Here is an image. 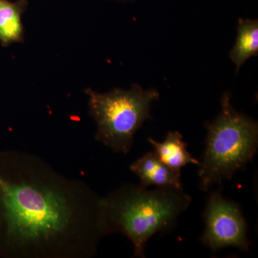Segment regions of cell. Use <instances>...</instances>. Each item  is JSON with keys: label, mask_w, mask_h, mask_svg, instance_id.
I'll return each instance as SVG.
<instances>
[{"label": "cell", "mask_w": 258, "mask_h": 258, "mask_svg": "<svg viewBox=\"0 0 258 258\" xmlns=\"http://www.w3.org/2000/svg\"><path fill=\"white\" fill-rule=\"evenodd\" d=\"M110 235L103 198L86 182L0 150V258H92Z\"/></svg>", "instance_id": "6da1fadb"}, {"label": "cell", "mask_w": 258, "mask_h": 258, "mask_svg": "<svg viewBox=\"0 0 258 258\" xmlns=\"http://www.w3.org/2000/svg\"><path fill=\"white\" fill-rule=\"evenodd\" d=\"M28 7V0H0V45L3 47L25 40L23 16Z\"/></svg>", "instance_id": "52a82bcc"}, {"label": "cell", "mask_w": 258, "mask_h": 258, "mask_svg": "<svg viewBox=\"0 0 258 258\" xmlns=\"http://www.w3.org/2000/svg\"><path fill=\"white\" fill-rule=\"evenodd\" d=\"M191 203L183 188L148 190L141 185L125 184L103 198L110 232L123 234L132 241L134 257L144 258L148 240L157 232L174 227Z\"/></svg>", "instance_id": "7a4b0ae2"}, {"label": "cell", "mask_w": 258, "mask_h": 258, "mask_svg": "<svg viewBox=\"0 0 258 258\" xmlns=\"http://www.w3.org/2000/svg\"><path fill=\"white\" fill-rule=\"evenodd\" d=\"M205 230L202 241L215 252L226 247L248 251L247 224L237 204L219 192L211 194L205 211Z\"/></svg>", "instance_id": "5b68a950"}, {"label": "cell", "mask_w": 258, "mask_h": 258, "mask_svg": "<svg viewBox=\"0 0 258 258\" xmlns=\"http://www.w3.org/2000/svg\"><path fill=\"white\" fill-rule=\"evenodd\" d=\"M206 128V147L199 171L200 188L205 191L243 169L253 159L258 144L257 122L236 111L228 92L222 95L220 113Z\"/></svg>", "instance_id": "3957f363"}, {"label": "cell", "mask_w": 258, "mask_h": 258, "mask_svg": "<svg viewBox=\"0 0 258 258\" xmlns=\"http://www.w3.org/2000/svg\"><path fill=\"white\" fill-rule=\"evenodd\" d=\"M182 138L179 132H170L163 142H158L152 138L148 139V141L154 147V152L164 164L174 170L181 171V168L187 164H200V161L188 152L187 144L183 142Z\"/></svg>", "instance_id": "ba28073f"}, {"label": "cell", "mask_w": 258, "mask_h": 258, "mask_svg": "<svg viewBox=\"0 0 258 258\" xmlns=\"http://www.w3.org/2000/svg\"><path fill=\"white\" fill-rule=\"evenodd\" d=\"M109 1L120 2V3H135L137 0H109Z\"/></svg>", "instance_id": "30bf717a"}, {"label": "cell", "mask_w": 258, "mask_h": 258, "mask_svg": "<svg viewBox=\"0 0 258 258\" xmlns=\"http://www.w3.org/2000/svg\"><path fill=\"white\" fill-rule=\"evenodd\" d=\"M84 93L88 113L97 125L95 139L122 154L130 152L137 131L146 120L152 119L151 107L160 96L155 88L144 90L138 84L103 93L86 88Z\"/></svg>", "instance_id": "277c9868"}, {"label": "cell", "mask_w": 258, "mask_h": 258, "mask_svg": "<svg viewBox=\"0 0 258 258\" xmlns=\"http://www.w3.org/2000/svg\"><path fill=\"white\" fill-rule=\"evenodd\" d=\"M140 180V185L147 188L149 186L158 187H172L181 189V171L166 166L158 158L155 152H149L134 161L130 166Z\"/></svg>", "instance_id": "8992f818"}, {"label": "cell", "mask_w": 258, "mask_h": 258, "mask_svg": "<svg viewBox=\"0 0 258 258\" xmlns=\"http://www.w3.org/2000/svg\"><path fill=\"white\" fill-rule=\"evenodd\" d=\"M235 43L230 52L231 60L236 64V74L246 60L258 54V20L240 18L237 23Z\"/></svg>", "instance_id": "9c48e42d"}]
</instances>
